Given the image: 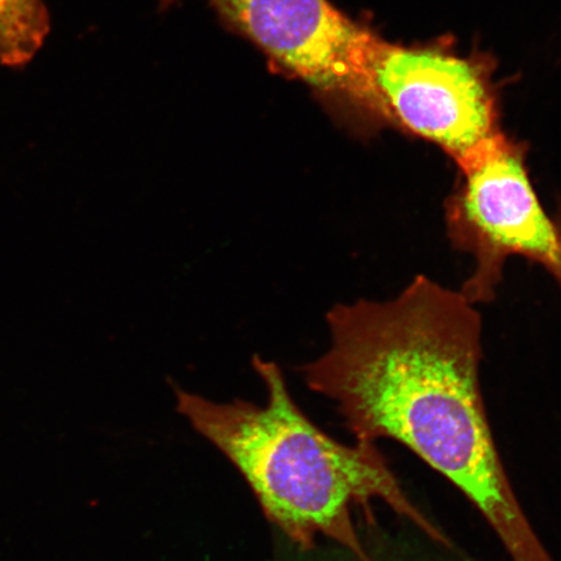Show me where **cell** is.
I'll list each match as a JSON object with an SVG mask.
<instances>
[{
  "label": "cell",
  "instance_id": "cell-5",
  "mask_svg": "<svg viewBox=\"0 0 561 561\" xmlns=\"http://www.w3.org/2000/svg\"><path fill=\"white\" fill-rule=\"evenodd\" d=\"M367 68L378 117L431 140L455 161L501 131L494 98L468 60L392 45L375 34Z\"/></svg>",
  "mask_w": 561,
  "mask_h": 561
},
{
  "label": "cell",
  "instance_id": "cell-3",
  "mask_svg": "<svg viewBox=\"0 0 561 561\" xmlns=\"http://www.w3.org/2000/svg\"><path fill=\"white\" fill-rule=\"evenodd\" d=\"M455 163L460 182L446 201V226L454 248L476 263L460 291L469 304L494 299L510 256L542 265L561 286V231L538 199L522 147L497 131Z\"/></svg>",
  "mask_w": 561,
  "mask_h": 561
},
{
  "label": "cell",
  "instance_id": "cell-4",
  "mask_svg": "<svg viewBox=\"0 0 561 561\" xmlns=\"http://www.w3.org/2000/svg\"><path fill=\"white\" fill-rule=\"evenodd\" d=\"M179 0H160L165 10ZM222 23L261 50L280 73L329 105L376 115L367 56L374 33L331 0H208Z\"/></svg>",
  "mask_w": 561,
  "mask_h": 561
},
{
  "label": "cell",
  "instance_id": "cell-6",
  "mask_svg": "<svg viewBox=\"0 0 561 561\" xmlns=\"http://www.w3.org/2000/svg\"><path fill=\"white\" fill-rule=\"evenodd\" d=\"M50 30L45 0H0V65H30Z\"/></svg>",
  "mask_w": 561,
  "mask_h": 561
},
{
  "label": "cell",
  "instance_id": "cell-8",
  "mask_svg": "<svg viewBox=\"0 0 561 561\" xmlns=\"http://www.w3.org/2000/svg\"><path fill=\"white\" fill-rule=\"evenodd\" d=\"M385 561H388V560H386V558H385ZM460 561H461V560H460Z\"/></svg>",
  "mask_w": 561,
  "mask_h": 561
},
{
  "label": "cell",
  "instance_id": "cell-7",
  "mask_svg": "<svg viewBox=\"0 0 561 561\" xmlns=\"http://www.w3.org/2000/svg\"><path fill=\"white\" fill-rule=\"evenodd\" d=\"M557 226L559 227L561 231V205L558 208L557 217H556Z\"/></svg>",
  "mask_w": 561,
  "mask_h": 561
},
{
  "label": "cell",
  "instance_id": "cell-2",
  "mask_svg": "<svg viewBox=\"0 0 561 561\" xmlns=\"http://www.w3.org/2000/svg\"><path fill=\"white\" fill-rule=\"evenodd\" d=\"M266 390L263 405L215 402L174 386L175 405L196 433L227 456L264 515L300 550L319 537L356 561H375L354 524V507L380 501L425 536L454 546L407 495L375 444L348 446L329 437L294 401L276 363L254 356Z\"/></svg>",
  "mask_w": 561,
  "mask_h": 561
},
{
  "label": "cell",
  "instance_id": "cell-1",
  "mask_svg": "<svg viewBox=\"0 0 561 561\" xmlns=\"http://www.w3.org/2000/svg\"><path fill=\"white\" fill-rule=\"evenodd\" d=\"M331 346L301 368L356 442H399L471 501L512 561H553L518 502L480 386L481 319L419 276L396 299L336 305Z\"/></svg>",
  "mask_w": 561,
  "mask_h": 561
}]
</instances>
